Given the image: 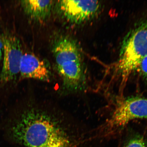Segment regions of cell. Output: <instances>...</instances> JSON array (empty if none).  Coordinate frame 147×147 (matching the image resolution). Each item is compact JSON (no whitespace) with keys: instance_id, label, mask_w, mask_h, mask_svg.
Returning a JSON list of instances; mask_svg holds the SVG:
<instances>
[{"instance_id":"obj_10","label":"cell","mask_w":147,"mask_h":147,"mask_svg":"<svg viewBox=\"0 0 147 147\" xmlns=\"http://www.w3.org/2000/svg\"><path fill=\"white\" fill-rule=\"evenodd\" d=\"M137 70L147 82V56L141 60Z\"/></svg>"},{"instance_id":"obj_9","label":"cell","mask_w":147,"mask_h":147,"mask_svg":"<svg viewBox=\"0 0 147 147\" xmlns=\"http://www.w3.org/2000/svg\"><path fill=\"white\" fill-rule=\"evenodd\" d=\"M124 147H147V142L142 137L135 136L129 140Z\"/></svg>"},{"instance_id":"obj_1","label":"cell","mask_w":147,"mask_h":147,"mask_svg":"<svg viewBox=\"0 0 147 147\" xmlns=\"http://www.w3.org/2000/svg\"><path fill=\"white\" fill-rule=\"evenodd\" d=\"M60 111L44 103H32L12 128V136L25 147H74V125Z\"/></svg>"},{"instance_id":"obj_7","label":"cell","mask_w":147,"mask_h":147,"mask_svg":"<svg viewBox=\"0 0 147 147\" xmlns=\"http://www.w3.org/2000/svg\"><path fill=\"white\" fill-rule=\"evenodd\" d=\"M20 74L22 78L32 79L49 82L51 73L45 61L31 53L23 54L20 65Z\"/></svg>"},{"instance_id":"obj_4","label":"cell","mask_w":147,"mask_h":147,"mask_svg":"<svg viewBox=\"0 0 147 147\" xmlns=\"http://www.w3.org/2000/svg\"><path fill=\"white\" fill-rule=\"evenodd\" d=\"M137 119H147V98L135 96L126 98L116 107L113 113L101 126L105 134L120 130Z\"/></svg>"},{"instance_id":"obj_6","label":"cell","mask_w":147,"mask_h":147,"mask_svg":"<svg viewBox=\"0 0 147 147\" xmlns=\"http://www.w3.org/2000/svg\"><path fill=\"white\" fill-rule=\"evenodd\" d=\"M2 69L0 73V84L13 80L20 73V62L23 53L21 44L16 36H5Z\"/></svg>"},{"instance_id":"obj_5","label":"cell","mask_w":147,"mask_h":147,"mask_svg":"<svg viewBox=\"0 0 147 147\" xmlns=\"http://www.w3.org/2000/svg\"><path fill=\"white\" fill-rule=\"evenodd\" d=\"M58 13L69 23L80 24L94 19L100 12L102 3L98 1H57Z\"/></svg>"},{"instance_id":"obj_2","label":"cell","mask_w":147,"mask_h":147,"mask_svg":"<svg viewBox=\"0 0 147 147\" xmlns=\"http://www.w3.org/2000/svg\"><path fill=\"white\" fill-rule=\"evenodd\" d=\"M52 52L64 90L74 92L81 90L85 82V72L76 42L68 36H59L53 42Z\"/></svg>"},{"instance_id":"obj_3","label":"cell","mask_w":147,"mask_h":147,"mask_svg":"<svg viewBox=\"0 0 147 147\" xmlns=\"http://www.w3.org/2000/svg\"><path fill=\"white\" fill-rule=\"evenodd\" d=\"M147 56V17L131 29L123 40L115 71L125 80L136 71L140 62Z\"/></svg>"},{"instance_id":"obj_11","label":"cell","mask_w":147,"mask_h":147,"mask_svg":"<svg viewBox=\"0 0 147 147\" xmlns=\"http://www.w3.org/2000/svg\"><path fill=\"white\" fill-rule=\"evenodd\" d=\"M3 49H4V43H3V38H0V61L2 58Z\"/></svg>"},{"instance_id":"obj_8","label":"cell","mask_w":147,"mask_h":147,"mask_svg":"<svg viewBox=\"0 0 147 147\" xmlns=\"http://www.w3.org/2000/svg\"><path fill=\"white\" fill-rule=\"evenodd\" d=\"M54 1L29 0L22 1L25 11L31 19L36 22H45L51 15Z\"/></svg>"}]
</instances>
